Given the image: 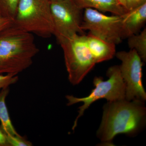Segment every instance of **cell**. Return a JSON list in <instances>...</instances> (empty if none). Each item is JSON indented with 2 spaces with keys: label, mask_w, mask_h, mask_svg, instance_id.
<instances>
[{
  "label": "cell",
  "mask_w": 146,
  "mask_h": 146,
  "mask_svg": "<svg viewBox=\"0 0 146 146\" xmlns=\"http://www.w3.org/2000/svg\"><path fill=\"white\" fill-rule=\"evenodd\" d=\"M85 36L77 34L60 44L68 80L73 85L80 83L96 64L87 46Z\"/></svg>",
  "instance_id": "obj_5"
},
{
  "label": "cell",
  "mask_w": 146,
  "mask_h": 146,
  "mask_svg": "<svg viewBox=\"0 0 146 146\" xmlns=\"http://www.w3.org/2000/svg\"><path fill=\"white\" fill-rule=\"evenodd\" d=\"M87 46L96 63L110 60L116 54V45L89 33L85 36Z\"/></svg>",
  "instance_id": "obj_9"
},
{
  "label": "cell",
  "mask_w": 146,
  "mask_h": 146,
  "mask_svg": "<svg viewBox=\"0 0 146 146\" xmlns=\"http://www.w3.org/2000/svg\"><path fill=\"white\" fill-rule=\"evenodd\" d=\"M39 51L33 34L11 25L0 33V74L18 75L31 66Z\"/></svg>",
  "instance_id": "obj_2"
},
{
  "label": "cell",
  "mask_w": 146,
  "mask_h": 146,
  "mask_svg": "<svg viewBox=\"0 0 146 146\" xmlns=\"http://www.w3.org/2000/svg\"><path fill=\"white\" fill-rule=\"evenodd\" d=\"M14 26L23 31L47 38L53 35L49 0H19Z\"/></svg>",
  "instance_id": "obj_3"
},
{
  "label": "cell",
  "mask_w": 146,
  "mask_h": 146,
  "mask_svg": "<svg viewBox=\"0 0 146 146\" xmlns=\"http://www.w3.org/2000/svg\"><path fill=\"white\" fill-rule=\"evenodd\" d=\"M124 7L129 11L136 8L146 3V0H123Z\"/></svg>",
  "instance_id": "obj_17"
},
{
  "label": "cell",
  "mask_w": 146,
  "mask_h": 146,
  "mask_svg": "<svg viewBox=\"0 0 146 146\" xmlns=\"http://www.w3.org/2000/svg\"><path fill=\"white\" fill-rule=\"evenodd\" d=\"M9 87L0 91V128L5 134L19 135L11 122L8 109L6 104V99L9 94Z\"/></svg>",
  "instance_id": "obj_12"
},
{
  "label": "cell",
  "mask_w": 146,
  "mask_h": 146,
  "mask_svg": "<svg viewBox=\"0 0 146 146\" xmlns=\"http://www.w3.org/2000/svg\"><path fill=\"white\" fill-rule=\"evenodd\" d=\"M120 4L121 5H122L124 7V1L123 0H118Z\"/></svg>",
  "instance_id": "obj_20"
},
{
  "label": "cell",
  "mask_w": 146,
  "mask_h": 146,
  "mask_svg": "<svg viewBox=\"0 0 146 146\" xmlns=\"http://www.w3.org/2000/svg\"><path fill=\"white\" fill-rule=\"evenodd\" d=\"M18 80V75L13 74H0V91L16 83Z\"/></svg>",
  "instance_id": "obj_16"
},
{
  "label": "cell",
  "mask_w": 146,
  "mask_h": 146,
  "mask_svg": "<svg viewBox=\"0 0 146 146\" xmlns=\"http://www.w3.org/2000/svg\"><path fill=\"white\" fill-rule=\"evenodd\" d=\"M9 146H31L33 144L21 135L6 134Z\"/></svg>",
  "instance_id": "obj_15"
},
{
  "label": "cell",
  "mask_w": 146,
  "mask_h": 146,
  "mask_svg": "<svg viewBox=\"0 0 146 146\" xmlns=\"http://www.w3.org/2000/svg\"><path fill=\"white\" fill-rule=\"evenodd\" d=\"M107 76L109 78L106 81H104L101 77L94 78L93 83L95 88L88 96L78 98L70 95L66 96L68 106L79 102L83 103V104L79 108L78 115L74 122L72 130H74L76 127L78 119L95 101L101 99H105L108 102L125 99V84L121 75L119 66L114 65L109 68Z\"/></svg>",
  "instance_id": "obj_4"
},
{
  "label": "cell",
  "mask_w": 146,
  "mask_h": 146,
  "mask_svg": "<svg viewBox=\"0 0 146 146\" xmlns=\"http://www.w3.org/2000/svg\"><path fill=\"white\" fill-rule=\"evenodd\" d=\"M128 45L130 49H134L138 53L144 62L146 61V29L140 33L128 37Z\"/></svg>",
  "instance_id": "obj_13"
},
{
  "label": "cell",
  "mask_w": 146,
  "mask_h": 146,
  "mask_svg": "<svg viewBox=\"0 0 146 146\" xmlns=\"http://www.w3.org/2000/svg\"><path fill=\"white\" fill-rule=\"evenodd\" d=\"M79 8L83 10L92 8L113 15L121 16L127 11L118 0H73Z\"/></svg>",
  "instance_id": "obj_11"
},
{
  "label": "cell",
  "mask_w": 146,
  "mask_h": 146,
  "mask_svg": "<svg viewBox=\"0 0 146 146\" xmlns=\"http://www.w3.org/2000/svg\"><path fill=\"white\" fill-rule=\"evenodd\" d=\"M125 38L137 34L146 21V3L122 15Z\"/></svg>",
  "instance_id": "obj_10"
},
{
  "label": "cell",
  "mask_w": 146,
  "mask_h": 146,
  "mask_svg": "<svg viewBox=\"0 0 146 146\" xmlns=\"http://www.w3.org/2000/svg\"><path fill=\"white\" fill-rule=\"evenodd\" d=\"M19 0H0V15L13 21Z\"/></svg>",
  "instance_id": "obj_14"
},
{
  "label": "cell",
  "mask_w": 146,
  "mask_h": 146,
  "mask_svg": "<svg viewBox=\"0 0 146 146\" xmlns=\"http://www.w3.org/2000/svg\"><path fill=\"white\" fill-rule=\"evenodd\" d=\"M115 56L121 62L119 68L125 84V99L145 102L146 93L142 82L143 63L141 58L134 49L119 52Z\"/></svg>",
  "instance_id": "obj_8"
},
{
  "label": "cell",
  "mask_w": 146,
  "mask_h": 146,
  "mask_svg": "<svg viewBox=\"0 0 146 146\" xmlns=\"http://www.w3.org/2000/svg\"><path fill=\"white\" fill-rule=\"evenodd\" d=\"M13 24V21L8 18H5L0 15V33L10 26Z\"/></svg>",
  "instance_id": "obj_18"
},
{
  "label": "cell",
  "mask_w": 146,
  "mask_h": 146,
  "mask_svg": "<svg viewBox=\"0 0 146 146\" xmlns=\"http://www.w3.org/2000/svg\"><path fill=\"white\" fill-rule=\"evenodd\" d=\"M81 29L108 42L118 44L124 39L122 17L107 16L92 8L84 9Z\"/></svg>",
  "instance_id": "obj_7"
},
{
  "label": "cell",
  "mask_w": 146,
  "mask_h": 146,
  "mask_svg": "<svg viewBox=\"0 0 146 146\" xmlns=\"http://www.w3.org/2000/svg\"><path fill=\"white\" fill-rule=\"evenodd\" d=\"M101 123L96 135L102 145L113 146L117 135L134 136L143 128L146 123V108L144 102L125 99L108 102L103 107Z\"/></svg>",
  "instance_id": "obj_1"
},
{
  "label": "cell",
  "mask_w": 146,
  "mask_h": 146,
  "mask_svg": "<svg viewBox=\"0 0 146 146\" xmlns=\"http://www.w3.org/2000/svg\"><path fill=\"white\" fill-rule=\"evenodd\" d=\"M50 1H56V0H49Z\"/></svg>",
  "instance_id": "obj_21"
},
{
  "label": "cell",
  "mask_w": 146,
  "mask_h": 146,
  "mask_svg": "<svg viewBox=\"0 0 146 146\" xmlns=\"http://www.w3.org/2000/svg\"><path fill=\"white\" fill-rule=\"evenodd\" d=\"M0 146H9L6 136L0 128Z\"/></svg>",
  "instance_id": "obj_19"
},
{
  "label": "cell",
  "mask_w": 146,
  "mask_h": 146,
  "mask_svg": "<svg viewBox=\"0 0 146 146\" xmlns=\"http://www.w3.org/2000/svg\"><path fill=\"white\" fill-rule=\"evenodd\" d=\"M53 22V35L59 43L77 34L83 35L82 29V9L73 0L50 1Z\"/></svg>",
  "instance_id": "obj_6"
}]
</instances>
